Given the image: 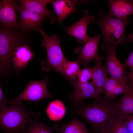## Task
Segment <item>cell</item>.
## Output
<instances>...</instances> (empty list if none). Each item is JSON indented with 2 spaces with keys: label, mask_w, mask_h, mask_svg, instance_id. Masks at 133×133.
Returning a JSON list of instances; mask_svg holds the SVG:
<instances>
[{
  "label": "cell",
  "mask_w": 133,
  "mask_h": 133,
  "mask_svg": "<svg viewBox=\"0 0 133 133\" xmlns=\"http://www.w3.org/2000/svg\"><path fill=\"white\" fill-rule=\"evenodd\" d=\"M99 133H129L124 120L115 116L109 121L103 130Z\"/></svg>",
  "instance_id": "cell-23"
},
{
  "label": "cell",
  "mask_w": 133,
  "mask_h": 133,
  "mask_svg": "<svg viewBox=\"0 0 133 133\" xmlns=\"http://www.w3.org/2000/svg\"><path fill=\"white\" fill-rule=\"evenodd\" d=\"M124 120L125 124L129 133H133V115L128 116Z\"/></svg>",
  "instance_id": "cell-27"
},
{
  "label": "cell",
  "mask_w": 133,
  "mask_h": 133,
  "mask_svg": "<svg viewBox=\"0 0 133 133\" xmlns=\"http://www.w3.org/2000/svg\"><path fill=\"white\" fill-rule=\"evenodd\" d=\"M58 125L55 130L59 133H91L88 130L85 123L74 117L70 122Z\"/></svg>",
  "instance_id": "cell-20"
},
{
  "label": "cell",
  "mask_w": 133,
  "mask_h": 133,
  "mask_svg": "<svg viewBox=\"0 0 133 133\" xmlns=\"http://www.w3.org/2000/svg\"><path fill=\"white\" fill-rule=\"evenodd\" d=\"M17 4L14 0L0 1V24L9 29L19 27L16 15Z\"/></svg>",
  "instance_id": "cell-11"
},
{
  "label": "cell",
  "mask_w": 133,
  "mask_h": 133,
  "mask_svg": "<svg viewBox=\"0 0 133 133\" xmlns=\"http://www.w3.org/2000/svg\"><path fill=\"white\" fill-rule=\"evenodd\" d=\"M110 9L108 12L111 17L119 19L128 18L133 15V3L129 0H109Z\"/></svg>",
  "instance_id": "cell-15"
},
{
  "label": "cell",
  "mask_w": 133,
  "mask_h": 133,
  "mask_svg": "<svg viewBox=\"0 0 133 133\" xmlns=\"http://www.w3.org/2000/svg\"><path fill=\"white\" fill-rule=\"evenodd\" d=\"M37 118L34 119L22 133H51L52 131L55 130L58 125L55 124L51 127H49L45 123L39 121Z\"/></svg>",
  "instance_id": "cell-24"
},
{
  "label": "cell",
  "mask_w": 133,
  "mask_h": 133,
  "mask_svg": "<svg viewBox=\"0 0 133 133\" xmlns=\"http://www.w3.org/2000/svg\"><path fill=\"white\" fill-rule=\"evenodd\" d=\"M127 74L128 75V77L130 80L132 82V84L133 85V72L131 71V72H127Z\"/></svg>",
  "instance_id": "cell-29"
},
{
  "label": "cell",
  "mask_w": 133,
  "mask_h": 133,
  "mask_svg": "<svg viewBox=\"0 0 133 133\" xmlns=\"http://www.w3.org/2000/svg\"><path fill=\"white\" fill-rule=\"evenodd\" d=\"M88 11H84V15L78 21L72 25L63 28L67 33L74 36L77 41L83 45L90 37L87 34V28L88 24L95 20L94 17L88 15Z\"/></svg>",
  "instance_id": "cell-9"
},
{
  "label": "cell",
  "mask_w": 133,
  "mask_h": 133,
  "mask_svg": "<svg viewBox=\"0 0 133 133\" xmlns=\"http://www.w3.org/2000/svg\"><path fill=\"white\" fill-rule=\"evenodd\" d=\"M101 33L93 37H90L82 47L75 48V52L77 54L76 59L84 67L88 66L89 63L94 61L99 56L98 47L101 36Z\"/></svg>",
  "instance_id": "cell-8"
},
{
  "label": "cell",
  "mask_w": 133,
  "mask_h": 133,
  "mask_svg": "<svg viewBox=\"0 0 133 133\" xmlns=\"http://www.w3.org/2000/svg\"><path fill=\"white\" fill-rule=\"evenodd\" d=\"M116 47L110 43L104 44L102 49L107 52L105 66H104L108 74L116 79L130 81L126 75V67L117 59L116 55Z\"/></svg>",
  "instance_id": "cell-7"
},
{
  "label": "cell",
  "mask_w": 133,
  "mask_h": 133,
  "mask_svg": "<svg viewBox=\"0 0 133 133\" xmlns=\"http://www.w3.org/2000/svg\"><path fill=\"white\" fill-rule=\"evenodd\" d=\"M25 41L23 36L17 33L0 28V76L8 75L14 50Z\"/></svg>",
  "instance_id": "cell-5"
},
{
  "label": "cell",
  "mask_w": 133,
  "mask_h": 133,
  "mask_svg": "<svg viewBox=\"0 0 133 133\" xmlns=\"http://www.w3.org/2000/svg\"><path fill=\"white\" fill-rule=\"evenodd\" d=\"M17 10L20 14L19 27L22 30L30 31L38 28L45 20V17L36 12L28 10L21 5H17Z\"/></svg>",
  "instance_id": "cell-12"
},
{
  "label": "cell",
  "mask_w": 133,
  "mask_h": 133,
  "mask_svg": "<svg viewBox=\"0 0 133 133\" xmlns=\"http://www.w3.org/2000/svg\"><path fill=\"white\" fill-rule=\"evenodd\" d=\"M116 116L124 120L133 114V88L125 93L120 100L116 102Z\"/></svg>",
  "instance_id": "cell-19"
},
{
  "label": "cell",
  "mask_w": 133,
  "mask_h": 133,
  "mask_svg": "<svg viewBox=\"0 0 133 133\" xmlns=\"http://www.w3.org/2000/svg\"><path fill=\"white\" fill-rule=\"evenodd\" d=\"M101 97L89 104H71L70 112L83 117L91 127L93 133L100 132L109 120L116 116V102Z\"/></svg>",
  "instance_id": "cell-1"
},
{
  "label": "cell",
  "mask_w": 133,
  "mask_h": 133,
  "mask_svg": "<svg viewBox=\"0 0 133 133\" xmlns=\"http://www.w3.org/2000/svg\"><path fill=\"white\" fill-rule=\"evenodd\" d=\"M30 46L27 45H20L14 50L11 59L14 70L18 73L22 69H24L27 64L34 56Z\"/></svg>",
  "instance_id": "cell-13"
},
{
  "label": "cell",
  "mask_w": 133,
  "mask_h": 133,
  "mask_svg": "<svg viewBox=\"0 0 133 133\" xmlns=\"http://www.w3.org/2000/svg\"><path fill=\"white\" fill-rule=\"evenodd\" d=\"M124 66L126 67H129L133 71V52L132 51L128 57L124 60Z\"/></svg>",
  "instance_id": "cell-28"
},
{
  "label": "cell",
  "mask_w": 133,
  "mask_h": 133,
  "mask_svg": "<svg viewBox=\"0 0 133 133\" xmlns=\"http://www.w3.org/2000/svg\"><path fill=\"white\" fill-rule=\"evenodd\" d=\"M93 70V67L89 66L84 68H80L77 75V81L79 83L88 82L91 79Z\"/></svg>",
  "instance_id": "cell-25"
},
{
  "label": "cell",
  "mask_w": 133,
  "mask_h": 133,
  "mask_svg": "<svg viewBox=\"0 0 133 133\" xmlns=\"http://www.w3.org/2000/svg\"><path fill=\"white\" fill-rule=\"evenodd\" d=\"M8 101L4 96L0 85V111L7 108Z\"/></svg>",
  "instance_id": "cell-26"
},
{
  "label": "cell",
  "mask_w": 133,
  "mask_h": 133,
  "mask_svg": "<svg viewBox=\"0 0 133 133\" xmlns=\"http://www.w3.org/2000/svg\"><path fill=\"white\" fill-rule=\"evenodd\" d=\"M84 1L69 0H52L51 3L57 15V19L60 26L64 19L70 14L78 12L76 7L77 3H83Z\"/></svg>",
  "instance_id": "cell-16"
},
{
  "label": "cell",
  "mask_w": 133,
  "mask_h": 133,
  "mask_svg": "<svg viewBox=\"0 0 133 133\" xmlns=\"http://www.w3.org/2000/svg\"><path fill=\"white\" fill-rule=\"evenodd\" d=\"M49 82L47 77L40 81L30 80L21 94L15 99L8 101V104L12 105L22 102L24 100L38 102L52 97L53 95L49 93L47 88Z\"/></svg>",
  "instance_id": "cell-6"
},
{
  "label": "cell",
  "mask_w": 133,
  "mask_h": 133,
  "mask_svg": "<svg viewBox=\"0 0 133 133\" xmlns=\"http://www.w3.org/2000/svg\"><path fill=\"white\" fill-rule=\"evenodd\" d=\"M81 64L78 60L69 61L66 58L63 62V66L66 78L72 86L73 83L77 81V75Z\"/></svg>",
  "instance_id": "cell-22"
},
{
  "label": "cell",
  "mask_w": 133,
  "mask_h": 133,
  "mask_svg": "<svg viewBox=\"0 0 133 133\" xmlns=\"http://www.w3.org/2000/svg\"><path fill=\"white\" fill-rule=\"evenodd\" d=\"M52 0H20L19 1L21 5L29 10L39 14L45 17L51 18V23L54 22L55 18L53 15V12L47 9L46 6L51 3Z\"/></svg>",
  "instance_id": "cell-17"
},
{
  "label": "cell",
  "mask_w": 133,
  "mask_h": 133,
  "mask_svg": "<svg viewBox=\"0 0 133 133\" xmlns=\"http://www.w3.org/2000/svg\"><path fill=\"white\" fill-rule=\"evenodd\" d=\"M73 92L67 96L71 104H77L83 102L86 99L93 98L96 99L101 97L98 93L92 82L79 83L77 81L73 84Z\"/></svg>",
  "instance_id": "cell-10"
},
{
  "label": "cell",
  "mask_w": 133,
  "mask_h": 133,
  "mask_svg": "<svg viewBox=\"0 0 133 133\" xmlns=\"http://www.w3.org/2000/svg\"><path fill=\"white\" fill-rule=\"evenodd\" d=\"M98 14L101 18L97 21H93L91 23L96 24L100 28L103 38V44L110 43L117 47L120 44H126L132 42L131 37L127 38L125 34L126 27L131 23L128 17L124 19L112 17L102 8L99 10Z\"/></svg>",
  "instance_id": "cell-2"
},
{
  "label": "cell",
  "mask_w": 133,
  "mask_h": 133,
  "mask_svg": "<svg viewBox=\"0 0 133 133\" xmlns=\"http://www.w3.org/2000/svg\"><path fill=\"white\" fill-rule=\"evenodd\" d=\"M0 111V128L4 133H22L33 119L34 113L28 111L22 102Z\"/></svg>",
  "instance_id": "cell-3"
},
{
  "label": "cell",
  "mask_w": 133,
  "mask_h": 133,
  "mask_svg": "<svg viewBox=\"0 0 133 133\" xmlns=\"http://www.w3.org/2000/svg\"><path fill=\"white\" fill-rule=\"evenodd\" d=\"M104 58L102 56H99L94 61L95 62L91 79L99 94L103 93V89L108 78V74L104 66L101 64L102 60Z\"/></svg>",
  "instance_id": "cell-18"
},
{
  "label": "cell",
  "mask_w": 133,
  "mask_h": 133,
  "mask_svg": "<svg viewBox=\"0 0 133 133\" xmlns=\"http://www.w3.org/2000/svg\"><path fill=\"white\" fill-rule=\"evenodd\" d=\"M46 112L50 120L56 121L61 120L64 116L66 109L62 101L56 100L49 103L47 107Z\"/></svg>",
  "instance_id": "cell-21"
},
{
  "label": "cell",
  "mask_w": 133,
  "mask_h": 133,
  "mask_svg": "<svg viewBox=\"0 0 133 133\" xmlns=\"http://www.w3.org/2000/svg\"><path fill=\"white\" fill-rule=\"evenodd\" d=\"M35 30L39 32L43 36L42 44L45 47L46 49L47 59L42 60L40 63L42 70L47 72L52 69L66 78L63 65L66 58L63 54L61 47L60 41L58 37L56 35L49 36L43 30L39 28Z\"/></svg>",
  "instance_id": "cell-4"
},
{
  "label": "cell",
  "mask_w": 133,
  "mask_h": 133,
  "mask_svg": "<svg viewBox=\"0 0 133 133\" xmlns=\"http://www.w3.org/2000/svg\"><path fill=\"white\" fill-rule=\"evenodd\" d=\"M130 82L108 78L103 89L105 97L114 100L117 95L127 92L133 88Z\"/></svg>",
  "instance_id": "cell-14"
}]
</instances>
